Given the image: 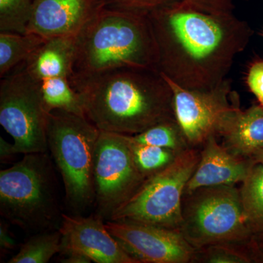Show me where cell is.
Here are the masks:
<instances>
[{
    "instance_id": "cell-1",
    "label": "cell",
    "mask_w": 263,
    "mask_h": 263,
    "mask_svg": "<svg viewBox=\"0 0 263 263\" xmlns=\"http://www.w3.org/2000/svg\"><path fill=\"white\" fill-rule=\"evenodd\" d=\"M148 17L158 49L157 70L186 89H212L228 80L252 35L250 26L234 13H207L176 0Z\"/></svg>"
},
{
    "instance_id": "cell-2",
    "label": "cell",
    "mask_w": 263,
    "mask_h": 263,
    "mask_svg": "<svg viewBox=\"0 0 263 263\" xmlns=\"http://www.w3.org/2000/svg\"><path fill=\"white\" fill-rule=\"evenodd\" d=\"M70 82L99 130L134 136L176 119L172 89L158 70L119 69Z\"/></svg>"
},
{
    "instance_id": "cell-3",
    "label": "cell",
    "mask_w": 263,
    "mask_h": 263,
    "mask_svg": "<svg viewBox=\"0 0 263 263\" xmlns=\"http://www.w3.org/2000/svg\"><path fill=\"white\" fill-rule=\"evenodd\" d=\"M158 61L148 13L105 7L76 37L70 81L119 69L157 70Z\"/></svg>"
},
{
    "instance_id": "cell-4",
    "label": "cell",
    "mask_w": 263,
    "mask_h": 263,
    "mask_svg": "<svg viewBox=\"0 0 263 263\" xmlns=\"http://www.w3.org/2000/svg\"><path fill=\"white\" fill-rule=\"evenodd\" d=\"M48 152L24 155L9 168L0 171V213L26 232L58 230L56 177Z\"/></svg>"
},
{
    "instance_id": "cell-5",
    "label": "cell",
    "mask_w": 263,
    "mask_h": 263,
    "mask_svg": "<svg viewBox=\"0 0 263 263\" xmlns=\"http://www.w3.org/2000/svg\"><path fill=\"white\" fill-rule=\"evenodd\" d=\"M100 133L84 116L62 110L48 113V150L61 175L66 202L76 212L95 202V155Z\"/></svg>"
},
{
    "instance_id": "cell-6",
    "label": "cell",
    "mask_w": 263,
    "mask_h": 263,
    "mask_svg": "<svg viewBox=\"0 0 263 263\" xmlns=\"http://www.w3.org/2000/svg\"><path fill=\"white\" fill-rule=\"evenodd\" d=\"M179 231L194 248L248 240L253 236L235 186H206L184 195Z\"/></svg>"
},
{
    "instance_id": "cell-7",
    "label": "cell",
    "mask_w": 263,
    "mask_h": 263,
    "mask_svg": "<svg viewBox=\"0 0 263 263\" xmlns=\"http://www.w3.org/2000/svg\"><path fill=\"white\" fill-rule=\"evenodd\" d=\"M200 157V150L196 148L180 153L166 168L147 178L110 220L179 230L185 189L197 168Z\"/></svg>"
},
{
    "instance_id": "cell-8",
    "label": "cell",
    "mask_w": 263,
    "mask_h": 263,
    "mask_svg": "<svg viewBox=\"0 0 263 263\" xmlns=\"http://www.w3.org/2000/svg\"><path fill=\"white\" fill-rule=\"evenodd\" d=\"M48 115L41 81L29 73L24 62L2 78L0 124L13 138L17 154L48 152Z\"/></svg>"
},
{
    "instance_id": "cell-9",
    "label": "cell",
    "mask_w": 263,
    "mask_h": 263,
    "mask_svg": "<svg viewBox=\"0 0 263 263\" xmlns=\"http://www.w3.org/2000/svg\"><path fill=\"white\" fill-rule=\"evenodd\" d=\"M95 205L110 220L146 181L137 167L126 135L100 131L94 164Z\"/></svg>"
},
{
    "instance_id": "cell-10",
    "label": "cell",
    "mask_w": 263,
    "mask_h": 263,
    "mask_svg": "<svg viewBox=\"0 0 263 263\" xmlns=\"http://www.w3.org/2000/svg\"><path fill=\"white\" fill-rule=\"evenodd\" d=\"M163 76L171 86L175 118L190 148H199L211 136H219L223 124L240 108L238 95L229 81L208 90L181 87Z\"/></svg>"
},
{
    "instance_id": "cell-11",
    "label": "cell",
    "mask_w": 263,
    "mask_h": 263,
    "mask_svg": "<svg viewBox=\"0 0 263 263\" xmlns=\"http://www.w3.org/2000/svg\"><path fill=\"white\" fill-rule=\"evenodd\" d=\"M105 227L139 263L193 262L196 249L179 230L110 220L106 221Z\"/></svg>"
},
{
    "instance_id": "cell-12",
    "label": "cell",
    "mask_w": 263,
    "mask_h": 263,
    "mask_svg": "<svg viewBox=\"0 0 263 263\" xmlns=\"http://www.w3.org/2000/svg\"><path fill=\"white\" fill-rule=\"evenodd\" d=\"M61 251L86 254L96 263H139L109 233L102 216L62 214L60 228Z\"/></svg>"
},
{
    "instance_id": "cell-13",
    "label": "cell",
    "mask_w": 263,
    "mask_h": 263,
    "mask_svg": "<svg viewBox=\"0 0 263 263\" xmlns=\"http://www.w3.org/2000/svg\"><path fill=\"white\" fill-rule=\"evenodd\" d=\"M105 7L103 0H34L27 33L76 37Z\"/></svg>"
},
{
    "instance_id": "cell-14",
    "label": "cell",
    "mask_w": 263,
    "mask_h": 263,
    "mask_svg": "<svg viewBox=\"0 0 263 263\" xmlns=\"http://www.w3.org/2000/svg\"><path fill=\"white\" fill-rule=\"evenodd\" d=\"M200 148V160L189 180L184 195L206 186L241 183L254 163L251 159L233 155L217 141L216 136H211Z\"/></svg>"
},
{
    "instance_id": "cell-15",
    "label": "cell",
    "mask_w": 263,
    "mask_h": 263,
    "mask_svg": "<svg viewBox=\"0 0 263 263\" xmlns=\"http://www.w3.org/2000/svg\"><path fill=\"white\" fill-rule=\"evenodd\" d=\"M233 155L251 159L263 148V108L255 105L247 110L238 108L221 127L219 136Z\"/></svg>"
},
{
    "instance_id": "cell-16",
    "label": "cell",
    "mask_w": 263,
    "mask_h": 263,
    "mask_svg": "<svg viewBox=\"0 0 263 263\" xmlns=\"http://www.w3.org/2000/svg\"><path fill=\"white\" fill-rule=\"evenodd\" d=\"M76 37L47 38L24 62L26 69L36 80L67 78L72 75Z\"/></svg>"
},
{
    "instance_id": "cell-17",
    "label": "cell",
    "mask_w": 263,
    "mask_h": 263,
    "mask_svg": "<svg viewBox=\"0 0 263 263\" xmlns=\"http://www.w3.org/2000/svg\"><path fill=\"white\" fill-rule=\"evenodd\" d=\"M239 190L242 206L252 234L263 233V164L254 162Z\"/></svg>"
},
{
    "instance_id": "cell-18",
    "label": "cell",
    "mask_w": 263,
    "mask_h": 263,
    "mask_svg": "<svg viewBox=\"0 0 263 263\" xmlns=\"http://www.w3.org/2000/svg\"><path fill=\"white\" fill-rule=\"evenodd\" d=\"M46 38L35 34L0 32V77L25 62Z\"/></svg>"
},
{
    "instance_id": "cell-19",
    "label": "cell",
    "mask_w": 263,
    "mask_h": 263,
    "mask_svg": "<svg viewBox=\"0 0 263 263\" xmlns=\"http://www.w3.org/2000/svg\"><path fill=\"white\" fill-rule=\"evenodd\" d=\"M41 91L48 113L62 110L85 117L80 96L67 78H51L41 81Z\"/></svg>"
},
{
    "instance_id": "cell-20",
    "label": "cell",
    "mask_w": 263,
    "mask_h": 263,
    "mask_svg": "<svg viewBox=\"0 0 263 263\" xmlns=\"http://www.w3.org/2000/svg\"><path fill=\"white\" fill-rule=\"evenodd\" d=\"M60 230L40 232L33 235L19 249L9 263H46L61 250Z\"/></svg>"
},
{
    "instance_id": "cell-21",
    "label": "cell",
    "mask_w": 263,
    "mask_h": 263,
    "mask_svg": "<svg viewBox=\"0 0 263 263\" xmlns=\"http://www.w3.org/2000/svg\"><path fill=\"white\" fill-rule=\"evenodd\" d=\"M257 262L255 252L248 240L216 243L196 249L193 262L250 263Z\"/></svg>"
},
{
    "instance_id": "cell-22",
    "label": "cell",
    "mask_w": 263,
    "mask_h": 263,
    "mask_svg": "<svg viewBox=\"0 0 263 263\" xmlns=\"http://www.w3.org/2000/svg\"><path fill=\"white\" fill-rule=\"evenodd\" d=\"M129 136L135 143L169 148L178 153L190 148L176 119L164 121L141 133Z\"/></svg>"
},
{
    "instance_id": "cell-23",
    "label": "cell",
    "mask_w": 263,
    "mask_h": 263,
    "mask_svg": "<svg viewBox=\"0 0 263 263\" xmlns=\"http://www.w3.org/2000/svg\"><path fill=\"white\" fill-rule=\"evenodd\" d=\"M127 138L137 167L146 179L166 168L180 154L169 148L135 143L129 136Z\"/></svg>"
},
{
    "instance_id": "cell-24",
    "label": "cell",
    "mask_w": 263,
    "mask_h": 263,
    "mask_svg": "<svg viewBox=\"0 0 263 263\" xmlns=\"http://www.w3.org/2000/svg\"><path fill=\"white\" fill-rule=\"evenodd\" d=\"M34 0H0V32L27 34Z\"/></svg>"
},
{
    "instance_id": "cell-25",
    "label": "cell",
    "mask_w": 263,
    "mask_h": 263,
    "mask_svg": "<svg viewBox=\"0 0 263 263\" xmlns=\"http://www.w3.org/2000/svg\"><path fill=\"white\" fill-rule=\"evenodd\" d=\"M105 7L117 9L148 12L168 3L171 0H103Z\"/></svg>"
},
{
    "instance_id": "cell-26",
    "label": "cell",
    "mask_w": 263,
    "mask_h": 263,
    "mask_svg": "<svg viewBox=\"0 0 263 263\" xmlns=\"http://www.w3.org/2000/svg\"><path fill=\"white\" fill-rule=\"evenodd\" d=\"M210 13H233L238 0H176Z\"/></svg>"
},
{
    "instance_id": "cell-27",
    "label": "cell",
    "mask_w": 263,
    "mask_h": 263,
    "mask_svg": "<svg viewBox=\"0 0 263 263\" xmlns=\"http://www.w3.org/2000/svg\"><path fill=\"white\" fill-rule=\"evenodd\" d=\"M250 91L263 108V61L254 62L249 67L247 78Z\"/></svg>"
},
{
    "instance_id": "cell-28",
    "label": "cell",
    "mask_w": 263,
    "mask_h": 263,
    "mask_svg": "<svg viewBox=\"0 0 263 263\" xmlns=\"http://www.w3.org/2000/svg\"><path fill=\"white\" fill-rule=\"evenodd\" d=\"M60 262L63 263H90L92 260L86 254L72 250H64L60 252Z\"/></svg>"
},
{
    "instance_id": "cell-29",
    "label": "cell",
    "mask_w": 263,
    "mask_h": 263,
    "mask_svg": "<svg viewBox=\"0 0 263 263\" xmlns=\"http://www.w3.org/2000/svg\"><path fill=\"white\" fill-rule=\"evenodd\" d=\"M0 246L3 251L13 250L16 248V241L10 235L8 226L3 221L0 223Z\"/></svg>"
},
{
    "instance_id": "cell-30",
    "label": "cell",
    "mask_w": 263,
    "mask_h": 263,
    "mask_svg": "<svg viewBox=\"0 0 263 263\" xmlns=\"http://www.w3.org/2000/svg\"><path fill=\"white\" fill-rule=\"evenodd\" d=\"M15 155H17V152L15 149L13 143H8L1 137L0 138V159L2 162Z\"/></svg>"
},
{
    "instance_id": "cell-31",
    "label": "cell",
    "mask_w": 263,
    "mask_h": 263,
    "mask_svg": "<svg viewBox=\"0 0 263 263\" xmlns=\"http://www.w3.org/2000/svg\"><path fill=\"white\" fill-rule=\"evenodd\" d=\"M252 245H253L257 262H263V240L255 236L252 237Z\"/></svg>"
},
{
    "instance_id": "cell-32",
    "label": "cell",
    "mask_w": 263,
    "mask_h": 263,
    "mask_svg": "<svg viewBox=\"0 0 263 263\" xmlns=\"http://www.w3.org/2000/svg\"><path fill=\"white\" fill-rule=\"evenodd\" d=\"M252 160H253L255 163L263 164V148H261L258 152L255 154V155L252 157Z\"/></svg>"
},
{
    "instance_id": "cell-33",
    "label": "cell",
    "mask_w": 263,
    "mask_h": 263,
    "mask_svg": "<svg viewBox=\"0 0 263 263\" xmlns=\"http://www.w3.org/2000/svg\"><path fill=\"white\" fill-rule=\"evenodd\" d=\"M260 234H263V233H260ZM255 236L257 237V238H260V239L263 240V235H255Z\"/></svg>"
}]
</instances>
